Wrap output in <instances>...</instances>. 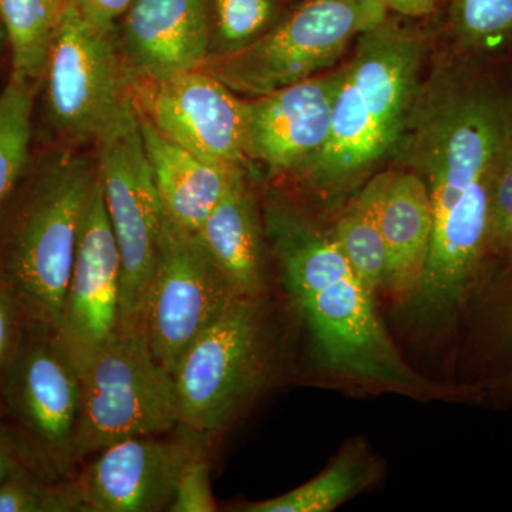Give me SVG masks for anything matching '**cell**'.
<instances>
[{
  "instance_id": "6da1fadb",
  "label": "cell",
  "mask_w": 512,
  "mask_h": 512,
  "mask_svg": "<svg viewBox=\"0 0 512 512\" xmlns=\"http://www.w3.org/2000/svg\"><path fill=\"white\" fill-rule=\"evenodd\" d=\"M265 234L282 279L311 332L316 355L332 372L420 387V377L404 363L373 302L332 234L284 201L269 200Z\"/></svg>"
},
{
  "instance_id": "7a4b0ae2",
  "label": "cell",
  "mask_w": 512,
  "mask_h": 512,
  "mask_svg": "<svg viewBox=\"0 0 512 512\" xmlns=\"http://www.w3.org/2000/svg\"><path fill=\"white\" fill-rule=\"evenodd\" d=\"M97 184V160L59 148L30 165L0 208V282L28 333L56 338Z\"/></svg>"
},
{
  "instance_id": "3957f363",
  "label": "cell",
  "mask_w": 512,
  "mask_h": 512,
  "mask_svg": "<svg viewBox=\"0 0 512 512\" xmlns=\"http://www.w3.org/2000/svg\"><path fill=\"white\" fill-rule=\"evenodd\" d=\"M342 66L328 143L301 175L316 190H345L406 138L420 97L423 40L384 19L356 40Z\"/></svg>"
},
{
  "instance_id": "277c9868",
  "label": "cell",
  "mask_w": 512,
  "mask_h": 512,
  "mask_svg": "<svg viewBox=\"0 0 512 512\" xmlns=\"http://www.w3.org/2000/svg\"><path fill=\"white\" fill-rule=\"evenodd\" d=\"M42 80L47 123L66 147L99 146L137 116L119 25H99L69 2Z\"/></svg>"
},
{
  "instance_id": "5b68a950",
  "label": "cell",
  "mask_w": 512,
  "mask_h": 512,
  "mask_svg": "<svg viewBox=\"0 0 512 512\" xmlns=\"http://www.w3.org/2000/svg\"><path fill=\"white\" fill-rule=\"evenodd\" d=\"M80 377L74 464L119 441L180 426L174 377L158 362L140 326H120L82 367Z\"/></svg>"
},
{
  "instance_id": "8992f818",
  "label": "cell",
  "mask_w": 512,
  "mask_h": 512,
  "mask_svg": "<svg viewBox=\"0 0 512 512\" xmlns=\"http://www.w3.org/2000/svg\"><path fill=\"white\" fill-rule=\"evenodd\" d=\"M409 128V164L429 188L436 222L497 160L512 136V110L490 87L451 83L416 104Z\"/></svg>"
},
{
  "instance_id": "52a82bcc",
  "label": "cell",
  "mask_w": 512,
  "mask_h": 512,
  "mask_svg": "<svg viewBox=\"0 0 512 512\" xmlns=\"http://www.w3.org/2000/svg\"><path fill=\"white\" fill-rule=\"evenodd\" d=\"M387 19L372 0H308L255 42L200 67L237 94L264 96L335 66L353 39Z\"/></svg>"
},
{
  "instance_id": "ba28073f",
  "label": "cell",
  "mask_w": 512,
  "mask_h": 512,
  "mask_svg": "<svg viewBox=\"0 0 512 512\" xmlns=\"http://www.w3.org/2000/svg\"><path fill=\"white\" fill-rule=\"evenodd\" d=\"M262 302L235 299L175 366L180 426L224 430L268 382L274 349Z\"/></svg>"
},
{
  "instance_id": "9c48e42d",
  "label": "cell",
  "mask_w": 512,
  "mask_h": 512,
  "mask_svg": "<svg viewBox=\"0 0 512 512\" xmlns=\"http://www.w3.org/2000/svg\"><path fill=\"white\" fill-rule=\"evenodd\" d=\"M97 148L101 192L121 259L120 326L144 328L165 212L138 113Z\"/></svg>"
},
{
  "instance_id": "30bf717a",
  "label": "cell",
  "mask_w": 512,
  "mask_h": 512,
  "mask_svg": "<svg viewBox=\"0 0 512 512\" xmlns=\"http://www.w3.org/2000/svg\"><path fill=\"white\" fill-rule=\"evenodd\" d=\"M235 299L237 293L197 234L165 217L144 318L158 362L173 375L194 340Z\"/></svg>"
},
{
  "instance_id": "8fae6325",
  "label": "cell",
  "mask_w": 512,
  "mask_h": 512,
  "mask_svg": "<svg viewBox=\"0 0 512 512\" xmlns=\"http://www.w3.org/2000/svg\"><path fill=\"white\" fill-rule=\"evenodd\" d=\"M138 114L208 163L247 170V100L198 69L165 80L133 79Z\"/></svg>"
},
{
  "instance_id": "7c38bea8",
  "label": "cell",
  "mask_w": 512,
  "mask_h": 512,
  "mask_svg": "<svg viewBox=\"0 0 512 512\" xmlns=\"http://www.w3.org/2000/svg\"><path fill=\"white\" fill-rule=\"evenodd\" d=\"M2 392L36 453L56 470L73 466L82 377L55 336L26 333Z\"/></svg>"
},
{
  "instance_id": "4fadbf2b",
  "label": "cell",
  "mask_w": 512,
  "mask_h": 512,
  "mask_svg": "<svg viewBox=\"0 0 512 512\" xmlns=\"http://www.w3.org/2000/svg\"><path fill=\"white\" fill-rule=\"evenodd\" d=\"M170 440L134 437L101 450L73 481L83 512L170 511L175 485L207 434L178 426Z\"/></svg>"
},
{
  "instance_id": "5bb4252c",
  "label": "cell",
  "mask_w": 512,
  "mask_h": 512,
  "mask_svg": "<svg viewBox=\"0 0 512 512\" xmlns=\"http://www.w3.org/2000/svg\"><path fill=\"white\" fill-rule=\"evenodd\" d=\"M120 323V252L99 180L84 218L56 340L80 372Z\"/></svg>"
},
{
  "instance_id": "9a60e30c",
  "label": "cell",
  "mask_w": 512,
  "mask_h": 512,
  "mask_svg": "<svg viewBox=\"0 0 512 512\" xmlns=\"http://www.w3.org/2000/svg\"><path fill=\"white\" fill-rule=\"evenodd\" d=\"M340 82L342 67L247 100L249 161L301 177L328 143Z\"/></svg>"
},
{
  "instance_id": "2e32d148",
  "label": "cell",
  "mask_w": 512,
  "mask_h": 512,
  "mask_svg": "<svg viewBox=\"0 0 512 512\" xmlns=\"http://www.w3.org/2000/svg\"><path fill=\"white\" fill-rule=\"evenodd\" d=\"M495 161L460 201L434 222L429 255L412 295L421 312L447 315L458 311L483 275L491 255L490 195Z\"/></svg>"
},
{
  "instance_id": "e0dca14e",
  "label": "cell",
  "mask_w": 512,
  "mask_h": 512,
  "mask_svg": "<svg viewBox=\"0 0 512 512\" xmlns=\"http://www.w3.org/2000/svg\"><path fill=\"white\" fill-rule=\"evenodd\" d=\"M119 42L133 79L194 72L211 55V0H136L119 22Z\"/></svg>"
},
{
  "instance_id": "ac0fdd59",
  "label": "cell",
  "mask_w": 512,
  "mask_h": 512,
  "mask_svg": "<svg viewBox=\"0 0 512 512\" xmlns=\"http://www.w3.org/2000/svg\"><path fill=\"white\" fill-rule=\"evenodd\" d=\"M376 192L380 231L386 245L384 285L412 296L423 274L433 237L429 188L414 171H387L370 180Z\"/></svg>"
},
{
  "instance_id": "d6986e66",
  "label": "cell",
  "mask_w": 512,
  "mask_h": 512,
  "mask_svg": "<svg viewBox=\"0 0 512 512\" xmlns=\"http://www.w3.org/2000/svg\"><path fill=\"white\" fill-rule=\"evenodd\" d=\"M138 121L165 217L185 231L197 232L247 170L208 163L165 137L140 114Z\"/></svg>"
},
{
  "instance_id": "ffe728a7",
  "label": "cell",
  "mask_w": 512,
  "mask_h": 512,
  "mask_svg": "<svg viewBox=\"0 0 512 512\" xmlns=\"http://www.w3.org/2000/svg\"><path fill=\"white\" fill-rule=\"evenodd\" d=\"M195 234L238 298L264 296L265 225L247 174L238 178Z\"/></svg>"
},
{
  "instance_id": "44dd1931",
  "label": "cell",
  "mask_w": 512,
  "mask_h": 512,
  "mask_svg": "<svg viewBox=\"0 0 512 512\" xmlns=\"http://www.w3.org/2000/svg\"><path fill=\"white\" fill-rule=\"evenodd\" d=\"M67 0H0V26L9 43L12 74L39 83Z\"/></svg>"
},
{
  "instance_id": "7402d4cb",
  "label": "cell",
  "mask_w": 512,
  "mask_h": 512,
  "mask_svg": "<svg viewBox=\"0 0 512 512\" xmlns=\"http://www.w3.org/2000/svg\"><path fill=\"white\" fill-rule=\"evenodd\" d=\"M332 238L357 278L375 296L386 278L387 252L380 231L376 192L370 181L342 212Z\"/></svg>"
},
{
  "instance_id": "603a6c76",
  "label": "cell",
  "mask_w": 512,
  "mask_h": 512,
  "mask_svg": "<svg viewBox=\"0 0 512 512\" xmlns=\"http://www.w3.org/2000/svg\"><path fill=\"white\" fill-rule=\"evenodd\" d=\"M36 84L10 74L0 92V208L30 167Z\"/></svg>"
},
{
  "instance_id": "cb8c5ba5",
  "label": "cell",
  "mask_w": 512,
  "mask_h": 512,
  "mask_svg": "<svg viewBox=\"0 0 512 512\" xmlns=\"http://www.w3.org/2000/svg\"><path fill=\"white\" fill-rule=\"evenodd\" d=\"M367 471L355 454H343L309 483L272 500L245 505L247 512H328L365 485Z\"/></svg>"
},
{
  "instance_id": "d4e9b609",
  "label": "cell",
  "mask_w": 512,
  "mask_h": 512,
  "mask_svg": "<svg viewBox=\"0 0 512 512\" xmlns=\"http://www.w3.org/2000/svg\"><path fill=\"white\" fill-rule=\"evenodd\" d=\"M211 55L237 52L276 23L275 0H211ZM208 56V57H210Z\"/></svg>"
},
{
  "instance_id": "484cf974",
  "label": "cell",
  "mask_w": 512,
  "mask_h": 512,
  "mask_svg": "<svg viewBox=\"0 0 512 512\" xmlns=\"http://www.w3.org/2000/svg\"><path fill=\"white\" fill-rule=\"evenodd\" d=\"M454 33L466 46L494 47L512 35V0H448Z\"/></svg>"
},
{
  "instance_id": "4316f807",
  "label": "cell",
  "mask_w": 512,
  "mask_h": 512,
  "mask_svg": "<svg viewBox=\"0 0 512 512\" xmlns=\"http://www.w3.org/2000/svg\"><path fill=\"white\" fill-rule=\"evenodd\" d=\"M0 512H83L73 481L50 484L30 468L0 484Z\"/></svg>"
},
{
  "instance_id": "83f0119b",
  "label": "cell",
  "mask_w": 512,
  "mask_h": 512,
  "mask_svg": "<svg viewBox=\"0 0 512 512\" xmlns=\"http://www.w3.org/2000/svg\"><path fill=\"white\" fill-rule=\"evenodd\" d=\"M490 254L512 256V136L495 161L490 195Z\"/></svg>"
},
{
  "instance_id": "f1b7e54d",
  "label": "cell",
  "mask_w": 512,
  "mask_h": 512,
  "mask_svg": "<svg viewBox=\"0 0 512 512\" xmlns=\"http://www.w3.org/2000/svg\"><path fill=\"white\" fill-rule=\"evenodd\" d=\"M171 512L217 511L211 491L210 463L205 456V447L195 451L185 463L177 485H175Z\"/></svg>"
},
{
  "instance_id": "f546056e",
  "label": "cell",
  "mask_w": 512,
  "mask_h": 512,
  "mask_svg": "<svg viewBox=\"0 0 512 512\" xmlns=\"http://www.w3.org/2000/svg\"><path fill=\"white\" fill-rule=\"evenodd\" d=\"M28 330L12 296L0 282V384L16 353L22 346Z\"/></svg>"
},
{
  "instance_id": "4dcf8cb0",
  "label": "cell",
  "mask_w": 512,
  "mask_h": 512,
  "mask_svg": "<svg viewBox=\"0 0 512 512\" xmlns=\"http://www.w3.org/2000/svg\"><path fill=\"white\" fill-rule=\"evenodd\" d=\"M87 18L103 26H117L136 0H67Z\"/></svg>"
},
{
  "instance_id": "1f68e13d",
  "label": "cell",
  "mask_w": 512,
  "mask_h": 512,
  "mask_svg": "<svg viewBox=\"0 0 512 512\" xmlns=\"http://www.w3.org/2000/svg\"><path fill=\"white\" fill-rule=\"evenodd\" d=\"M25 447L0 424V484L18 471L29 468Z\"/></svg>"
},
{
  "instance_id": "d6a6232c",
  "label": "cell",
  "mask_w": 512,
  "mask_h": 512,
  "mask_svg": "<svg viewBox=\"0 0 512 512\" xmlns=\"http://www.w3.org/2000/svg\"><path fill=\"white\" fill-rule=\"evenodd\" d=\"M500 301L503 302V308L500 309L503 319L500 320L501 328H503V336H505V346L508 349V357H510L511 367L505 375L501 376V387H508L512 390V274L508 276L503 288H500Z\"/></svg>"
},
{
  "instance_id": "836d02e7",
  "label": "cell",
  "mask_w": 512,
  "mask_h": 512,
  "mask_svg": "<svg viewBox=\"0 0 512 512\" xmlns=\"http://www.w3.org/2000/svg\"><path fill=\"white\" fill-rule=\"evenodd\" d=\"M372 2L380 3L387 10H393L409 18H423L437 10L443 0H372Z\"/></svg>"
},
{
  "instance_id": "e575fe53",
  "label": "cell",
  "mask_w": 512,
  "mask_h": 512,
  "mask_svg": "<svg viewBox=\"0 0 512 512\" xmlns=\"http://www.w3.org/2000/svg\"><path fill=\"white\" fill-rule=\"evenodd\" d=\"M0 36H2V32H0Z\"/></svg>"
}]
</instances>
